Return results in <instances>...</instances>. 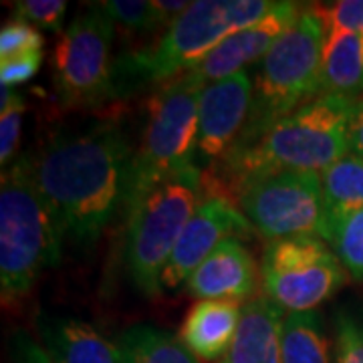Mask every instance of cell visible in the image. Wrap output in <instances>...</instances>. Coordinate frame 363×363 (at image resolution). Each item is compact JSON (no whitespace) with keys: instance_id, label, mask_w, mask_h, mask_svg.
I'll return each mask as SVG.
<instances>
[{"instance_id":"6da1fadb","label":"cell","mask_w":363,"mask_h":363,"mask_svg":"<svg viewBox=\"0 0 363 363\" xmlns=\"http://www.w3.org/2000/svg\"><path fill=\"white\" fill-rule=\"evenodd\" d=\"M135 147L121 119L104 117L55 131L33 156L39 190L67 242L87 250L123 216Z\"/></svg>"},{"instance_id":"7a4b0ae2","label":"cell","mask_w":363,"mask_h":363,"mask_svg":"<svg viewBox=\"0 0 363 363\" xmlns=\"http://www.w3.org/2000/svg\"><path fill=\"white\" fill-rule=\"evenodd\" d=\"M355 99L343 95H319L279 119L257 140L233 145L220 160L214 176L236 194L248 184L274 174L309 172L323 174L350 154V125Z\"/></svg>"},{"instance_id":"3957f363","label":"cell","mask_w":363,"mask_h":363,"mask_svg":"<svg viewBox=\"0 0 363 363\" xmlns=\"http://www.w3.org/2000/svg\"><path fill=\"white\" fill-rule=\"evenodd\" d=\"M269 0H198L154 45L121 52L113 63V99L164 85L200 65L222 40L259 23Z\"/></svg>"},{"instance_id":"277c9868","label":"cell","mask_w":363,"mask_h":363,"mask_svg":"<svg viewBox=\"0 0 363 363\" xmlns=\"http://www.w3.org/2000/svg\"><path fill=\"white\" fill-rule=\"evenodd\" d=\"M65 234L35 178L33 156L23 154L0 182V289L11 305L30 293L45 269L59 267Z\"/></svg>"},{"instance_id":"5b68a950","label":"cell","mask_w":363,"mask_h":363,"mask_svg":"<svg viewBox=\"0 0 363 363\" xmlns=\"http://www.w3.org/2000/svg\"><path fill=\"white\" fill-rule=\"evenodd\" d=\"M206 83L184 73L160 85L145 104L125 216L160 184L198 168V101Z\"/></svg>"},{"instance_id":"8992f818","label":"cell","mask_w":363,"mask_h":363,"mask_svg":"<svg viewBox=\"0 0 363 363\" xmlns=\"http://www.w3.org/2000/svg\"><path fill=\"white\" fill-rule=\"evenodd\" d=\"M325 37L323 16L311 4L260 61L247 128L234 145L257 140L279 119L319 97Z\"/></svg>"},{"instance_id":"52a82bcc","label":"cell","mask_w":363,"mask_h":363,"mask_svg":"<svg viewBox=\"0 0 363 363\" xmlns=\"http://www.w3.org/2000/svg\"><path fill=\"white\" fill-rule=\"evenodd\" d=\"M204 192V172L188 169L160 184L125 216V267L133 286L156 297L162 272Z\"/></svg>"},{"instance_id":"ba28073f","label":"cell","mask_w":363,"mask_h":363,"mask_svg":"<svg viewBox=\"0 0 363 363\" xmlns=\"http://www.w3.org/2000/svg\"><path fill=\"white\" fill-rule=\"evenodd\" d=\"M113 39L116 25L101 4H91L61 33L52 85L63 109H93L113 99Z\"/></svg>"},{"instance_id":"9c48e42d","label":"cell","mask_w":363,"mask_h":363,"mask_svg":"<svg viewBox=\"0 0 363 363\" xmlns=\"http://www.w3.org/2000/svg\"><path fill=\"white\" fill-rule=\"evenodd\" d=\"M260 283L286 313L319 311L347 283L343 262L319 236L271 240L260 257Z\"/></svg>"},{"instance_id":"30bf717a","label":"cell","mask_w":363,"mask_h":363,"mask_svg":"<svg viewBox=\"0 0 363 363\" xmlns=\"http://www.w3.org/2000/svg\"><path fill=\"white\" fill-rule=\"evenodd\" d=\"M252 230L262 238L283 240L319 236L325 240V202L321 174L286 172L248 184L236 196Z\"/></svg>"},{"instance_id":"8fae6325","label":"cell","mask_w":363,"mask_h":363,"mask_svg":"<svg viewBox=\"0 0 363 363\" xmlns=\"http://www.w3.org/2000/svg\"><path fill=\"white\" fill-rule=\"evenodd\" d=\"M252 226L242 214L234 196L220 182L204 176L202 200L186 224L178 245L162 272V291H174L188 283L190 274L210 257L222 240L233 236H248Z\"/></svg>"},{"instance_id":"7c38bea8","label":"cell","mask_w":363,"mask_h":363,"mask_svg":"<svg viewBox=\"0 0 363 363\" xmlns=\"http://www.w3.org/2000/svg\"><path fill=\"white\" fill-rule=\"evenodd\" d=\"M255 85L248 71L208 83L198 101V157L220 162L247 128Z\"/></svg>"},{"instance_id":"4fadbf2b","label":"cell","mask_w":363,"mask_h":363,"mask_svg":"<svg viewBox=\"0 0 363 363\" xmlns=\"http://www.w3.org/2000/svg\"><path fill=\"white\" fill-rule=\"evenodd\" d=\"M303 4L298 2H272V9L260 18L259 23L247 26L238 33L230 35L214 51L208 52V57L196 65L190 73L200 77L204 83H214L220 79L236 75L240 71H247L248 65H255L262 61L274 43L285 35L291 26L303 14Z\"/></svg>"},{"instance_id":"5bb4252c","label":"cell","mask_w":363,"mask_h":363,"mask_svg":"<svg viewBox=\"0 0 363 363\" xmlns=\"http://www.w3.org/2000/svg\"><path fill=\"white\" fill-rule=\"evenodd\" d=\"M260 269L248 252V248L240 242V238H226L214 248L190 279L188 291L202 298H218V301H236L250 303L257 298Z\"/></svg>"},{"instance_id":"9a60e30c","label":"cell","mask_w":363,"mask_h":363,"mask_svg":"<svg viewBox=\"0 0 363 363\" xmlns=\"http://www.w3.org/2000/svg\"><path fill=\"white\" fill-rule=\"evenodd\" d=\"M37 329L51 363H123L116 341L79 317L39 313Z\"/></svg>"},{"instance_id":"2e32d148","label":"cell","mask_w":363,"mask_h":363,"mask_svg":"<svg viewBox=\"0 0 363 363\" xmlns=\"http://www.w3.org/2000/svg\"><path fill=\"white\" fill-rule=\"evenodd\" d=\"M242 309L236 301H196L182 321L180 339L200 362H222L238 335Z\"/></svg>"},{"instance_id":"e0dca14e","label":"cell","mask_w":363,"mask_h":363,"mask_svg":"<svg viewBox=\"0 0 363 363\" xmlns=\"http://www.w3.org/2000/svg\"><path fill=\"white\" fill-rule=\"evenodd\" d=\"M283 309L271 298H252L242 309L238 335L220 363H283Z\"/></svg>"},{"instance_id":"ac0fdd59","label":"cell","mask_w":363,"mask_h":363,"mask_svg":"<svg viewBox=\"0 0 363 363\" xmlns=\"http://www.w3.org/2000/svg\"><path fill=\"white\" fill-rule=\"evenodd\" d=\"M319 95H363V35L331 30L323 45Z\"/></svg>"},{"instance_id":"d6986e66","label":"cell","mask_w":363,"mask_h":363,"mask_svg":"<svg viewBox=\"0 0 363 363\" xmlns=\"http://www.w3.org/2000/svg\"><path fill=\"white\" fill-rule=\"evenodd\" d=\"M283 363H335V345L321 311L286 313L281 329Z\"/></svg>"},{"instance_id":"ffe728a7","label":"cell","mask_w":363,"mask_h":363,"mask_svg":"<svg viewBox=\"0 0 363 363\" xmlns=\"http://www.w3.org/2000/svg\"><path fill=\"white\" fill-rule=\"evenodd\" d=\"M123 363H200L180 335L150 323L131 325L117 337Z\"/></svg>"},{"instance_id":"44dd1931","label":"cell","mask_w":363,"mask_h":363,"mask_svg":"<svg viewBox=\"0 0 363 363\" xmlns=\"http://www.w3.org/2000/svg\"><path fill=\"white\" fill-rule=\"evenodd\" d=\"M327 222L363 208V157L345 154L321 174ZM327 230V224H325Z\"/></svg>"},{"instance_id":"7402d4cb","label":"cell","mask_w":363,"mask_h":363,"mask_svg":"<svg viewBox=\"0 0 363 363\" xmlns=\"http://www.w3.org/2000/svg\"><path fill=\"white\" fill-rule=\"evenodd\" d=\"M325 242L335 250L350 277L363 281V208L327 222Z\"/></svg>"},{"instance_id":"603a6c76","label":"cell","mask_w":363,"mask_h":363,"mask_svg":"<svg viewBox=\"0 0 363 363\" xmlns=\"http://www.w3.org/2000/svg\"><path fill=\"white\" fill-rule=\"evenodd\" d=\"M335 363H363V303L345 301L333 313Z\"/></svg>"},{"instance_id":"cb8c5ba5","label":"cell","mask_w":363,"mask_h":363,"mask_svg":"<svg viewBox=\"0 0 363 363\" xmlns=\"http://www.w3.org/2000/svg\"><path fill=\"white\" fill-rule=\"evenodd\" d=\"M23 113H25V99L16 89L2 87L0 97V164L6 169L14 160L21 145V131H23Z\"/></svg>"},{"instance_id":"d4e9b609","label":"cell","mask_w":363,"mask_h":363,"mask_svg":"<svg viewBox=\"0 0 363 363\" xmlns=\"http://www.w3.org/2000/svg\"><path fill=\"white\" fill-rule=\"evenodd\" d=\"M107 16L128 35H145L160 30L154 0H107L99 2Z\"/></svg>"},{"instance_id":"484cf974","label":"cell","mask_w":363,"mask_h":363,"mask_svg":"<svg viewBox=\"0 0 363 363\" xmlns=\"http://www.w3.org/2000/svg\"><path fill=\"white\" fill-rule=\"evenodd\" d=\"M43 45L45 40L37 26L13 18L4 23L0 30V63L26 55H40Z\"/></svg>"},{"instance_id":"4316f807","label":"cell","mask_w":363,"mask_h":363,"mask_svg":"<svg viewBox=\"0 0 363 363\" xmlns=\"http://www.w3.org/2000/svg\"><path fill=\"white\" fill-rule=\"evenodd\" d=\"M67 14L65 0H18L14 2V18L28 25L59 33L63 28Z\"/></svg>"},{"instance_id":"83f0119b","label":"cell","mask_w":363,"mask_h":363,"mask_svg":"<svg viewBox=\"0 0 363 363\" xmlns=\"http://www.w3.org/2000/svg\"><path fill=\"white\" fill-rule=\"evenodd\" d=\"M323 16L327 33L345 30L363 35V0H339L329 4H317Z\"/></svg>"},{"instance_id":"f1b7e54d","label":"cell","mask_w":363,"mask_h":363,"mask_svg":"<svg viewBox=\"0 0 363 363\" xmlns=\"http://www.w3.org/2000/svg\"><path fill=\"white\" fill-rule=\"evenodd\" d=\"M40 63H43V52L40 55L16 57V59L0 63V83H2V87L14 89L18 85H25L26 81H30L39 73Z\"/></svg>"},{"instance_id":"f546056e","label":"cell","mask_w":363,"mask_h":363,"mask_svg":"<svg viewBox=\"0 0 363 363\" xmlns=\"http://www.w3.org/2000/svg\"><path fill=\"white\" fill-rule=\"evenodd\" d=\"M11 355H13V363H51L45 347L26 331H16L13 335Z\"/></svg>"},{"instance_id":"4dcf8cb0","label":"cell","mask_w":363,"mask_h":363,"mask_svg":"<svg viewBox=\"0 0 363 363\" xmlns=\"http://www.w3.org/2000/svg\"><path fill=\"white\" fill-rule=\"evenodd\" d=\"M350 152L363 157V95L355 99L350 125Z\"/></svg>"}]
</instances>
